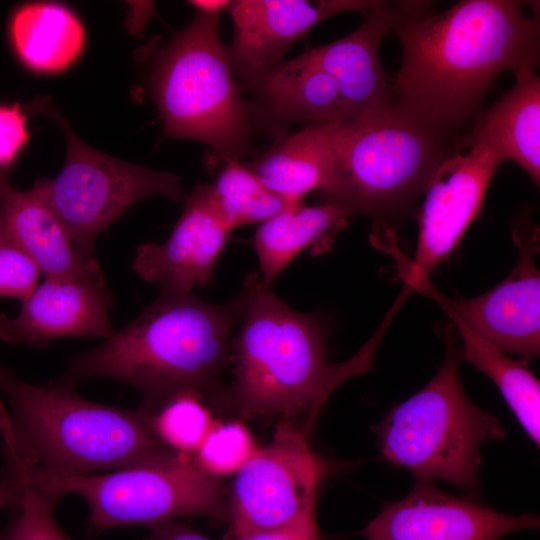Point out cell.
<instances>
[{"instance_id":"32","label":"cell","mask_w":540,"mask_h":540,"mask_svg":"<svg viewBox=\"0 0 540 540\" xmlns=\"http://www.w3.org/2000/svg\"><path fill=\"white\" fill-rule=\"evenodd\" d=\"M1 449L2 467L0 470V511L11 509L21 493V476L12 455Z\"/></svg>"},{"instance_id":"20","label":"cell","mask_w":540,"mask_h":540,"mask_svg":"<svg viewBox=\"0 0 540 540\" xmlns=\"http://www.w3.org/2000/svg\"><path fill=\"white\" fill-rule=\"evenodd\" d=\"M466 140L489 142L504 161H513L539 186L540 79L536 67L515 72L512 89L478 117Z\"/></svg>"},{"instance_id":"12","label":"cell","mask_w":540,"mask_h":540,"mask_svg":"<svg viewBox=\"0 0 540 540\" xmlns=\"http://www.w3.org/2000/svg\"><path fill=\"white\" fill-rule=\"evenodd\" d=\"M467 145V153L455 152L442 163L425 190L415 256L401 268L404 274L428 276L450 257L481 211L504 159L487 141L470 140Z\"/></svg>"},{"instance_id":"24","label":"cell","mask_w":540,"mask_h":540,"mask_svg":"<svg viewBox=\"0 0 540 540\" xmlns=\"http://www.w3.org/2000/svg\"><path fill=\"white\" fill-rule=\"evenodd\" d=\"M462 339V357L498 387L518 422L537 444L540 442V383L528 367V358L513 360L477 335L450 312Z\"/></svg>"},{"instance_id":"31","label":"cell","mask_w":540,"mask_h":540,"mask_svg":"<svg viewBox=\"0 0 540 540\" xmlns=\"http://www.w3.org/2000/svg\"><path fill=\"white\" fill-rule=\"evenodd\" d=\"M315 506L311 505L288 524L264 531L235 537H223V540H323L319 529Z\"/></svg>"},{"instance_id":"11","label":"cell","mask_w":540,"mask_h":540,"mask_svg":"<svg viewBox=\"0 0 540 540\" xmlns=\"http://www.w3.org/2000/svg\"><path fill=\"white\" fill-rule=\"evenodd\" d=\"M514 230L519 250L511 273L491 290L470 299H450L431 285L428 276L402 275L412 290L435 300L445 312L504 353L523 358L540 353V275L536 266L535 233Z\"/></svg>"},{"instance_id":"23","label":"cell","mask_w":540,"mask_h":540,"mask_svg":"<svg viewBox=\"0 0 540 540\" xmlns=\"http://www.w3.org/2000/svg\"><path fill=\"white\" fill-rule=\"evenodd\" d=\"M348 218L345 211L329 203H299L260 224L253 247L263 282L271 285L302 251L330 239L346 226Z\"/></svg>"},{"instance_id":"3","label":"cell","mask_w":540,"mask_h":540,"mask_svg":"<svg viewBox=\"0 0 540 540\" xmlns=\"http://www.w3.org/2000/svg\"><path fill=\"white\" fill-rule=\"evenodd\" d=\"M244 304L243 287L222 304L160 293L100 345L71 357L59 381L76 386L101 377L133 386L142 395L138 408L149 415L181 392L209 397L221 385Z\"/></svg>"},{"instance_id":"34","label":"cell","mask_w":540,"mask_h":540,"mask_svg":"<svg viewBox=\"0 0 540 540\" xmlns=\"http://www.w3.org/2000/svg\"><path fill=\"white\" fill-rule=\"evenodd\" d=\"M0 341L30 345L27 336L19 329L14 318L0 314Z\"/></svg>"},{"instance_id":"33","label":"cell","mask_w":540,"mask_h":540,"mask_svg":"<svg viewBox=\"0 0 540 540\" xmlns=\"http://www.w3.org/2000/svg\"><path fill=\"white\" fill-rule=\"evenodd\" d=\"M143 540H211L193 527L177 520L155 524Z\"/></svg>"},{"instance_id":"4","label":"cell","mask_w":540,"mask_h":540,"mask_svg":"<svg viewBox=\"0 0 540 540\" xmlns=\"http://www.w3.org/2000/svg\"><path fill=\"white\" fill-rule=\"evenodd\" d=\"M0 426L32 465L88 476L168 459L151 415L81 396L59 380L34 385L0 363Z\"/></svg>"},{"instance_id":"29","label":"cell","mask_w":540,"mask_h":540,"mask_svg":"<svg viewBox=\"0 0 540 540\" xmlns=\"http://www.w3.org/2000/svg\"><path fill=\"white\" fill-rule=\"evenodd\" d=\"M40 274L39 267L21 248L0 236V297L22 303L37 287Z\"/></svg>"},{"instance_id":"35","label":"cell","mask_w":540,"mask_h":540,"mask_svg":"<svg viewBox=\"0 0 540 540\" xmlns=\"http://www.w3.org/2000/svg\"><path fill=\"white\" fill-rule=\"evenodd\" d=\"M188 3L193 6L197 13L220 16L222 12L228 11L231 1L229 0H192Z\"/></svg>"},{"instance_id":"26","label":"cell","mask_w":540,"mask_h":540,"mask_svg":"<svg viewBox=\"0 0 540 540\" xmlns=\"http://www.w3.org/2000/svg\"><path fill=\"white\" fill-rule=\"evenodd\" d=\"M0 442L12 454L21 476V493L9 509L8 522L0 529V540H72L54 519L61 496L34 482L27 461L8 436H1Z\"/></svg>"},{"instance_id":"22","label":"cell","mask_w":540,"mask_h":540,"mask_svg":"<svg viewBox=\"0 0 540 540\" xmlns=\"http://www.w3.org/2000/svg\"><path fill=\"white\" fill-rule=\"evenodd\" d=\"M10 35L20 60L31 70L61 72L82 53L85 31L77 16L54 2L22 5L12 16Z\"/></svg>"},{"instance_id":"6","label":"cell","mask_w":540,"mask_h":540,"mask_svg":"<svg viewBox=\"0 0 540 540\" xmlns=\"http://www.w3.org/2000/svg\"><path fill=\"white\" fill-rule=\"evenodd\" d=\"M150 85L167 136L201 142L223 161L251 151L254 127L220 16L197 13L176 32L154 63Z\"/></svg>"},{"instance_id":"5","label":"cell","mask_w":540,"mask_h":540,"mask_svg":"<svg viewBox=\"0 0 540 540\" xmlns=\"http://www.w3.org/2000/svg\"><path fill=\"white\" fill-rule=\"evenodd\" d=\"M450 134L395 101L339 122L331 173L318 190L322 203L387 226L411 209L442 163L457 152Z\"/></svg>"},{"instance_id":"13","label":"cell","mask_w":540,"mask_h":540,"mask_svg":"<svg viewBox=\"0 0 540 540\" xmlns=\"http://www.w3.org/2000/svg\"><path fill=\"white\" fill-rule=\"evenodd\" d=\"M370 0H238L228 9L234 32L227 46L241 93L275 66L318 23L342 12L366 14Z\"/></svg>"},{"instance_id":"28","label":"cell","mask_w":540,"mask_h":540,"mask_svg":"<svg viewBox=\"0 0 540 540\" xmlns=\"http://www.w3.org/2000/svg\"><path fill=\"white\" fill-rule=\"evenodd\" d=\"M257 449L248 428L236 420L215 424L193 456L203 470L222 478L235 474Z\"/></svg>"},{"instance_id":"25","label":"cell","mask_w":540,"mask_h":540,"mask_svg":"<svg viewBox=\"0 0 540 540\" xmlns=\"http://www.w3.org/2000/svg\"><path fill=\"white\" fill-rule=\"evenodd\" d=\"M223 162L211 188L215 204L231 230L262 224L296 205L269 190L244 163L232 159Z\"/></svg>"},{"instance_id":"18","label":"cell","mask_w":540,"mask_h":540,"mask_svg":"<svg viewBox=\"0 0 540 540\" xmlns=\"http://www.w3.org/2000/svg\"><path fill=\"white\" fill-rule=\"evenodd\" d=\"M113 304L106 282L45 278L21 303L14 318L30 346L63 337L109 338Z\"/></svg>"},{"instance_id":"14","label":"cell","mask_w":540,"mask_h":540,"mask_svg":"<svg viewBox=\"0 0 540 540\" xmlns=\"http://www.w3.org/2000/svg\"><path fill=\"white\" fill-rule=\"evenodd\" d=\"M538 527L536 515L500 513L416 480L406 497L385 504L359 534L366 540H498Z\"/></svg>"},{"instance_id":"16","label":"cell","mask_w":540,"mask_h":540,"mask_svg":"<svg viewBox=\"0 0 540 540\" xmlns=\"http://www.w3.org/2000/svg\"><path fill=\"white\" fill-rule=\"evenodd\" d=\"M365 16L350 34L304 52L337 83L347 121L394 101L379 49L401 17L400 2L377 1Z\"/></svg>"},{"instance_id":"2","label":"cell","mask_w":540,"mask_h":540,"mask_svg":"<svg viewBox=\"0 0 540 540\" xmlns=\"http://www.w3.org/2000/svg\"><path fill=\"white\" fill-rule=\"evenodd\" d=\"M242 287L245 304L231 344L234 380L220 386L208 403L241 419H286L310 436L332 392L373 367L378 345L403 301L396 300L352 358L331 363L318 317L289 307L255 272Z\"/></svg>"},{"instance_id":"30","label":"cell","mask_w":540,"mask_h":540,"mask_svg":"<svg viewBox=\"0 0 540 540\" xmlns=\"http://www.w3.org/2000/svg\"><path fill=\"white\" fill-rule=\"evenodd\" d=\"M26 121L19 104L0 105V171L14 162L27 143Z\"/></svg>"},{"instance_id":"19","label":"cell","mask_w":540,"mask_h":540,"mask_svg":"<svg viewBox=\"0 0 540 540\" xmlns=\"http://www.w3.org/2000/svg\"><path fill=\"white\" fill-rule=\"evenodd\" d=\"M0 236L21 248L45 278L105 282L96 258L86 257L34 189L6 186L0 202Z\"/></svg>"},{"instance_id":"9","label":"cell","mask_w":540,"mask_h":540,"mask_svg":"<svg viewBox=\"0 0 540 540\" xmlns=\"http://www.w3.org/2000/svg\"><path fill=\"white\" fill-rule=\"evenodd\" d=\"M66 139V159L54 178L33 188L45 200L86 257L95 258V240L139 201L163 195L183 203L179 177L104 154L83 142L67 122L53 114Z\"/></svg>"},{"instance_id":"10","label":"cell","mask_w":540,"mask_h":540,"mask_svg":"<svg viewBox=\"0 0 540 540\" xmlns=\"http://www.w3.org/2000/svg\"><path fill=\"white\" fill-rule=\"evenodd\" d=\"M338 464L316 453L293 422L279 419L268 444L235 473L226 489L227 532L235 537L284 526L316 504Z\"/></svg>"},{"instance_id":"1","label":"cell","mask_w":540,"mask_h":540,"mask_svg":"<svg viewBox=\"0 0 540 540\" xmlns=\"http://www.w3.org/2000/svg\"><path fill=\"white\" fill-rule=\"evenodd\" d=\"M529 2L464 0L435 13L429 2L401 1L393 32L403 49L393 100L432 125L455 132L473 117L503 72L539 61V19Z\"/></svg>"},{"instance_id":"27","label":"cell","mask_w":540,"mask_h":540,"mask_svg":"<svg viewBox=\"0 0 540 540\" xmlns=\"http://www.w3.org/2000/svg\"><path fill=\"white\" fill-rule=\"evenodd\" d=\"M206 399L207 396L187 391L167 400L151 415L157 438L178 453L194 455L215 425L202 403Z\"/></svg>"},{"instance_id":"21","label":"cell","mask_w":540,"mask_h":540,"mask_svg":"<svg viewBox=\"0 0 540 540\" xmlns=\"http://www.w3.org/2000/svg\"><path fill=\"white\" fill-rule=\"evenodd\" d=\"M338 123L305 126L244 164L272 192L293 204L303 203L330 176Z\"/></svg>"},{"instance_id":"7","label":"cell","mask_w":540,"mask_h":540,"mask_svg":"<svg viewBox=\"0 0 540 540\" xmlns=\"http://www.w3.org/2000/svg\"><path fill=\"white\" fill-rule=\"evenodd\" d=\"M453 333L448 326L443 334L445 357L435 376L395 406L377 434L383 458L407 468L417 480L438 479L474 492L481 447L488 440H501L505 429L468 398L459 376L462 353Z\"/></svg>"},{"instance_id":"17","label":"cell","mask_w":540,"mask_h":540,"mask_svg":"<svg viewBox=\"0 0 540 540\" xmlns=\"http://www.w3.org/2000/svg\"><path fill=\"white\" fill-rule=\"evenodd\" d=\"M247 93L253 127L278 140L293 124L305 127L348 120L337 83L304 53L275 66Z\"/></svg>"},{"instance_id":"15","label":"cell","mask_w":540,"mask_h":540,"mask_svg":"<svg viewBox=\"0 0 540 540\" xmlns=\"http://www.w3.org/2000/svg\"><path fill=\"white\" fill-rule=\"evenodd\" d=\"M231 232L215 204L211 183H200L186 196L167 240L138 246L132 269L162 294L194 293L212 281Z\"/></svg>"},{"instance_id":"8","label":"cell","mask_w":540,"mask_h":540,"mask_svg":"<svg viewBox=\"0 0 540 540\" xmlns=\"http://www.w3.org/2000/svg\"><path fill=\"white\" fill-rule=\"evenodd\" d=\"M34 482L63 496L75 494L89 507V526L102 532L122 526L152 525L203 516L226 522L222 478L203 470L193 455L174 456L106 473L78 476L28 462Z\"/></svg>"},{"instance_id":"36","label":"cell","mask_w":540,"mask_h":540,"mask_svg":"<svg viewBox=\"0 0 540 540\" xmlns=\"http://www.w3.org/2000/svg\"><path fill=\"white\" fill-rule=\"evenodd\" d=\"M8 184L9 183L7 182V180H6L5 176L3 175L2 171H0V202L2 200L5 188H6V186Z\"/></svg>"}]
</instances>
